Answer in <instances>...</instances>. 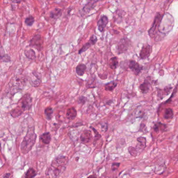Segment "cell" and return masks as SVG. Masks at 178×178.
Segmentation results:
<instances>
[{
	"instance_id": "11",
	"label": "cell",
	"mask_w": 178,
	"mask_h": 178,
	"mask_svg": "<svg viewBox=\"0 0 178 178\" xmlns=\"http://www.w3.org/2000/svg\"><path fill=\"white\" fill-rule=\"evenodd\" d=\"M93 136L92 132L89 130L83 131L80 137L81 142L82 144H87L92 140Z\"/></svg>"
},
{
	"instance_id": "34",
	"label": "cell",
	"mask_w": 178,
	"mask_h": 178,
	"mask_svg": "<svg viewBox=\"0 0 178 178\" xmlns=\"http://www.w3.org/2000/svg\"><path fill=\"white\" fill-rule=\"evenodd\" d=\"M13 3H17V4H19V3L24 1L25 0H11Z\"/></svg>"
},
{
	"instance_id": "5",
	"label": "cell",
	"mask_w": 178,
	"mask_h": 178,
	"mask_svg": "<svg viewBox=\"0 0 178 178\" xmlns=\"http://www.w3.org/2000/svg\"><path fill=\"white\" fill-rule=\"evenodd\" d=\"M130 40L126 37L121 38L117 46V51L118 55L125 53L128 51L130 46Z\"/></svg>"
},
{
	"instance_id": "2",
	"label": "cell",
	"mask_w": 178,
	"mask_h": 178,
	"mask_svg": "<svg viewBox=\"0 0 178 178\" xmlns=\"http://www.w3.org/2000/svg\"><path fill=\"white\" fill-rule=\"evenodd\" d=\"M32 106V98L27 93L20 98L17 103V106L12 109L10 114L13 117L16 118L21 115L24 112L29 110Z\"/></svg>"
},
{
	"instance_id": "27",
	"label": "cell",
	"mask_w": 178,
	"mask_h": 178,
	"mask_svg": "<svg viewBox=\"0 0 178 178\" xmlns=\"http://www.w3.org/2000/svg\"><path fill=\"white\" fill-rule=\"evenodd\" d=\"M35 18L32 15H30L28 17L26 18L25 20V23L27 26L31 27L33 25V24L35 23Z\"/></svg>"
},
{
	"instance_id": "19",
	"label": "cell",
	"mask_w": 178,
	"mask_h": 178,
	"mask_svg": "<svg viewBox=\"0 0 178 178\" xmlns=\"http://www.w3.org/2000/svg\"><path fill=\"white\" fill-rule=\"evenodd\" d=\"M138 144L137 145L136 149L138 150H143L147 145V139L146 138L140 137L137 138Z\"/></svg>"
},
{
	"instance_id": "36",
	"label": "cell",
	"mask_w": 178,
	"mask_h": 178,
	"mask_svg": "<svg viewBox=\"0 0 178 178\" xmlns=\"http://www.w3.org/2000/svg\"><path fill=\"white\" fill-rule=\"evenodd\" d=\"M87 178H97L96 176L94 175H90Z\"/></svg>"
},
{
	"instance_id": "35",
	"label": "cell",
	"mask_w": 178,
	"mask_h": 178,
	"mask_svg": "<svg viewBox=\"0 0 178 178\" xmlns=\"http://www.w3.org/2000/svg\"><path fill=\"white\" fill-rule=\"evenodd\" d=\"M11 176V173H7L5 175L3 176V178H9Z\"/></svg>"
},
{
	"instance_id": "17",
	"label": "cell",
	"mask_w": 178,
	"mask_h": 178,
	"mask_svg": "<svg viewBox=\"0 0 178 178\" xmlns=\"http://www.w3.org/2000/svg\"><path fill=\"white\" fill-rule=\"evenodd\" d=\"M51 139V135L49 132H44L40 136V140L44 144H50Z\"/></svg>"
},
{
	"instance_id": "32",
	"label": "cell",
	"mask_w": 178,
	"mask_h": 178,
	"mask_svg": "<svg viewBox=\"0 0 178 178\" xmlns=\"http://www.w3.org/2000/svg\"><path fill=\"white\" fill-rule=\"evenodd\" d=\"M101 129L102 131L104 132H106L108 130V124L106 122L101 123Z\"/></svg>"
},
{
	"instance_id": "6",
	"label": "cell",
	"mask_w": 178,
	"mask_h": 178,
	"mask_svg": "<svg viewBox=\"0 0 178 178\" xmlns=\"http://www.w3.org/2000/svg\"><path fill=\"white\" fill-rule=\"evenodd\" d=\"M43 37L41 35L37 34L34 35L30 41L29 46L35 48L38 51H41L43 49Z\"/></svg>"
},
{
	"instance_id": "18",
	"label": "cell",
	"mask_w": 178,
	"mask_h": 178,
	"mask_svg": "<svg viewBox=\"0 0 178 178\" xmlns=\"http://www.w3.org/2000/svg\"><path fill=\"white\" fill-rule=\"evenodd\" d=\"M118 86V82L116 81H112L104 84V89L106 91L112 92Z\"/></svg>"
},
{
	"instance_id": "31",
	"label": "cell",
	"mask_w": 178,
	"mask_h": 178,
	"mask_svg": "<svg viewBox=\"0 0 178 178\" xmlns=\"http://www.w3.org/2000/svg\"><path fill=\"white\" fill-rule=\"evenodd\" d=\"M87 100H88V98L84 96H81L78 100V103L79 104H81V105H83L86 104Z\"/></svg>"
},
{
	"instance_id": "15",
	"label": "cell",
	"mask_w": 178,
	"mask_h": 178,
	"mask_svg": "<svg viewBox=\"0 0 178 178\" xmlns=\"http://www.w3.org/2000/svg\"><path fill=\"white\" fill-rule=\"evenodd\" d=\"M62 15V10L58 8L54 9L53 11L50 13L49 17L52 20L56 21Z\"/></svg>"
},
{
	"instance_id": "13",
	"label": "cell",
	"mask_w": 178,
	"mask_h": 178,
	"mask_svg": "<svg viewBox=\"0 0 178 178\" xmlns=\"http://www.w3.org/2000/svg\"><path fill=\"white\" fill-rule=\"evenodd\" d=\"M108 23V18L105 15L101 16L100 19L98 20L97 23L98 30L100 32H103L105 29Z\"/></svg>"
},
{
	"instance_id": "8",
	"label": "cell",
	"mask_w": 178,
	"mask_h": 178,
	"mask_svg": "<svg viewBox=\"0 0 178 178\" xmlns=\"http://www.w3.org/2000/svg\"><path fill=\"white\" fill-rule=\"evenodd\" d=\"M101 1L102 0H89L88 2L83 6V8L81 9L80 14H81L82 16L89 13L91 11L93 10L96 5V3Z\"/></svg>"
},
{
	"instance_id": "14",
	"label": "cell",
	"mask_w": 178,
	"mask_h": 178,
	"mask_svg": "<svg viewBox=\"0 0 178 178\" xmlns=\"http://www.w3.org/2000/svg\"><path fill=\"white\" fill-rule=\"evenodd\" d=\"M11 61V57L9 55L5 54V51L2 46L1 41L0 40V62L8 63L10 62Z\"/></svg>"
},
{
	"instance_id": "30",
	"label": "cell",
	"mask_w": 178,
	"mask_h": 178,
	"mask_svg": "<svg viewBox=\"0 0 178 178\" xmlns=\"http://www.w3.org/2000/svg\"><path fill=\"white\" fill-rule=\"evenodd\" d=\"M128 152L133 157H135L138 155V150L134 147H128Z\"/></svg>"
},
{
	"instance_id": "24",
	"label": "cell",
	"mask_w": 178,
	"mask_h": 178,
	"mask_svg": "<svg viewBox=\"0 0 178 178\" xmlns=\"http://www.w3.org/2000/svg\"><path fill=\"white\" fill-rule=\"evenodd\" d=\"M53 112H54V110L52 107H48L45 109L44 114L46 115V119L48 120H51L52 119V115L53 114Z\"/></svg>"
},
{
	"instance_id": "26",
	"label": "cell",
	"mask_w": 178,
	"mask_h": 178,
	"mask_svg": "<svg viewBox=\"0 0 178 178\" xmlns=\"http://www.w3.org/2000/svg\"><path fill=\"white\" fill-rule=\"evenodd\" d=\"M37 175V172L33 168H30L27 171L25 175V178H33Z\"/></svg>"
},
{
	"instance_id": "25",
	"label": "cell",
	"mask_w": 178,
	"mask_h": 178,
	"mask_svg": "<svg viewBox=\"0 0 178 178\" xmlns=\"http://www.w3.org/2000/svg\"><path fill=\"white\" fill-rule=\"evenodd\" d=\"M167 126L166 125L164 124H161L160 122H157L156 124H155L154 126V130L155 132H159V130L165 131L166 130Z\"/></svg>"
},
{
	"instance_id": "1",
	"label": "cell",
	"mask_w": 178,
	"mask_h": 178,
	"mask_svg": "<svg viewBox=\"0 0 178 178\" xmlns=\"http://www.w3.org/2000/svg\"><path fill=\"white\" fill-rule=\"evenodd\" d=\"M69 159L64 156H58L52 161L48 169V175L51 178H58L65 171Z\"/></svg>"
},
{
	"instance_id": "33",
	"label": "cell",
	"mask_w": 178,
	"mask_h": 178,
	"mask_svg": "<svg viewBox=\"0 0 178 178\" xmlns=\"http://www.w3.org/2000/svg\"><path fill=\"white\" fill-rule=\"evenodd\" d=\"M120 163H114L112 164V171H116L118 169L119 167L120 166Z\"/></svg>"
},
{
	"instance_id": "3",
	"label": "cell",
	"mask_w": 178,
	"mask_h": 178,
	"mask_svg": "<svg viewBox=\"0 0 178 178\" xmlns=\"http://www.w3.org/2000/svg\"><path fill=\"white\" fill-rule=\"evenodd\" d=\"M37 135L35 133V126L30 127L20 144V150L23 154L29 153L35 143Z\"/></svg>"
},
{
	"instance_id": "29",
	"label": "cell",
	"mask_w": 178,
	"mask_h": 178,
	"mask_svg": "<svg viewBox=\"0 0 178 178\" xmlns=\"http://www.w3.org/2000/svg\"><path fill=\"white\" fill-rule=\"evenodd\" d=\"M90 129L93 131V132L94 133V142L95 143L96 141H98V140H100L101 138H102V135L98 133V131L96 130L94 128H93L92 126H90Z\"/></svg>"
},
{
	"instance_id": "12",
	"label": "cell",
	"mask_w": 178,
	"mask_h": 178,
	"mask_svg": "<svg viewBox=\"0 0 178 178\" xmlns=\"http://www.w3.org/2000/svg\"><path fill=\"white\" fill-rule=\"evenodd\" d=\"M12 82L13 86H11V89H14L13 90L12 92L13 91H15V92H17L19 91L20 89H22V88H21L18 85H19L20 86L23 87V86L24 84V80L22 78L17 77H16L14 80L12 81Z\"/></svg>"
},
{
	"instance_id": "28",
	"label": "cell",
	"mask_w": 178,
	"mask_h": 178,
	"mask_svg": "<svg viewBox=\"0 0 178 178\" xmlns=\"http://www.w3.org/2000/svg\"><path fill=\"white\" fill-rule=\"evenodd\" d=\"M173 116V112L172 109H171L170 108H167L165 110V114H164V118L166 119H168L172 118Z\"/></svg>"
},
{
	"instance_id": "9",
	"label": "cell",
	"mask_w": 178,
	"mask_h": 178,
	"mask_svg": "<svg viewBox=\"0 0 178 178\" xmlns=\"http://www.w3.org/2000/svg\"><path fill=\"white\" fill-rule=\"evenodd\" d=\"M152 52V47L149 44H145L142 46L140 52V58L142 60H145L149 58Z\"/></svg>"
},
{
	"instance_id": "7",
	"label": "cell",
	"mask_w": 178,
	"mask_h": 178,
	"mask_svg": "<svg viewBox=\"0 0 178 178\" xmlns=\"http://www.w3.org/2000/svg\"><path fill=\"white\" fill-rule=\"evenodd\" d=\"M97 41H98L97 37L95 35H92L91 36V37H90L89 41L85 43L82 46V47L79 50L78 54H81L84 52H86L88 49H90L92 46L95 45L97 42Z\"/></svg>"
},
{
	"instance_id": "21",
	"label": "cell",
	"mask_w": 178,
	"mask_h": 178,
	"mask_svg": "<svg viewBox=\"0 0 178 178\" xmlns=\"http://www.w3.org/2000/svg\"><path fill=\"white\" fill-rule=\"evenodd\" d=\"M119 65L118 58L116 56H114L110 58L108 61V66L112 70H116L117 68Z\"/></svg>"
},
{
	"instance_id": "23",
	"label": "cell",
	"mask_w": 178,
	"mask_h": 178,
	"mask_svg": "<svg viewBox=\"0 0 178 178\" xmlns=\"http://www.w3.org/2000/svg\"><path fill=\"white\" fill-rule=\"evenodd\" d=\"M149 82L148 80H145L143 83H142L139 86V89L142 93H147L149 89Z\"/></svg>"
},
{
	"instance_id": "10",
	"label": "cell",
	"mask_w": 178,
	"mask_h": 178,
	"mask_svg": "<svg viewBox=\"0 0 178 178\" xmlns=\"http://www.w3.org/2000/svg\"><path fill=\"white\" fill-rule=\"evenodd\" d=\"M128 67L129 69L136 76L139 75L143 68V66L141 65L140 64L138 63V62H135V60H129Z\"/></svg>"
},
{
	"instance_id": "20",
	"label": "cell",
	"mask_w": 178,
	"mask_h": 178,
	"mask_svg": "<svg viewBox=\"0 0 178 178\" xmlns=\"http://www.w3.org/2000/svg\"><path fill=\"white\" fill-rule=\"evenodd\" d=\"M86 70V66L83 63L79 64L76 68V72L80 77L83 76Z\"/></svg>"
},
{
	"instance_id": "4",
	"label": "cell",
	"mask_w": 178,
	"mask_h": 178,
	"mask_svg": "<svg viewBox=\"0 0 178 178\" xmlns=\"http://www.w3.org/2000/svg\"><path fill=\"white\" fill-rule=\"evenodd\" d=\"M162 18L163 16L161 14L158 13L156 15L152 26L149 30V35L151 38L155 37L157 34Z\"/></svg>"
},
{
	"instance_id": "22",
	"label": "cell",
	"mask_w": 178,
	"mask_h": 178,
	"mask_svg": "<svg viewBox=\"0 0 178 178\" xmlns=\"http://www.w3.org/2000/svg\"><path fill=\"white\" fill-rule=\"evenodd\" d=\"M25 55H26V57L28 58L29 60H34L36 59V55L35 53L33 50L32 49H28L26 50L25 51Z\"/></svg>"
},
{
	"instance_id": "16",
	"label": "cell",
	"mask_w": 178,
	"mask_h": 178,
	"mask_svg": "<svg viewBox=\"0 0 178 178\" xmlns=\"http://www.w3.org/2000/svg\"><path fill=\"white\" fill-rule=\"evenodd\" d=\"M77 116V111L75 107H70L67 110L66 112V118L69 120H74L76 118Z\"/></svg>"
}]
</instances>
